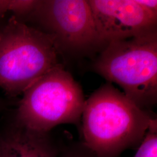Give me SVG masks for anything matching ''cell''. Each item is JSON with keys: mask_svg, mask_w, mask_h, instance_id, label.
<instances>
[{"mask_svg": "<svg viewBox=\"0 0 157 157\" xmlns=\"http://www.w3.org/2000/svg\"><path fill=\"white\" fill-rule=\"evenodd\" d=\"M6 22V21H4V20H1V21H0V30L1 29V28H2V26H4V23Z\"/></svg>", "mask_w": 157, "mask_h": 157, "instance_id": "cell-12", "label": "cell"}, {"mask_svg": "<svg viewBox=\"0 0 157 157\" xmlns=\"http://www.w3.org/2000/svg\"><path fill=\"white\" fill-rule=\"evenodd\" d=\"M141 6L151 11L157 12V1L137 0Z\"/></svg>", "mask_w": 157, "mask_h": 157, "instance_id": "cell-11", "label": "cell"}, {"mask_svg": "<svg viewBox=\"0 0 157 157\" xmlns=\"http://www.w3.org/2000/svg\"><path fill=\"white\" fill-rule=\"evenodd\" d=\"M4 105H5L4 102L0 99V110L2 109V107L4 106Z\"/></svg>", "mask_w": 157, "mask_h": 157, "instance_id": "cell-13", "label": "cell"}, {"mask_svg": "<svg viewBox=\"0 0 157 157\" xmlns=\"http://www.w3.org/2000/svg\"><path fill=\"white\" fill-rule=\"evenodd\" d=\"M26 22L52 36L61 54H91L102 49L88 1L39 0Z\"/></svg>", "mask_w": 157, "mask_h": 157, "instance_id": "cell-5", "label": "cell"}, {"mask_svg": "<svg viewBox=\"0 0 157 157\" xmlns=\"http://www.w3.org/2000/svg\"><path fill=\"white\" fill-rule=\"evenodd\" d=\"M39 0H2L4 13L11 12L12 16L22 22H25L33 12Z\"/></svg>", "mask_w": 157, "mask_h": 157, "instance_id": "cell-8", "label": "cell"}, {"mask_svg": "<svg viewBox=\"0 0 157 157\" xmlns=\"http://www.w3.org/2000/svg\"><path fill=\"white\" fill-rule=\"evenodd\" d=\"M59 157H96L83 143H76L60 152Z\"/></svg>", "mask_w": 157, "mask_h": 157, "instance_id": "cell-10", "label": "cell"}, {"mask_svg": "<svg viewBox=\"0 0 157 157\" xmlns=\"http://www.w3.org/2000/svg\"><path fill=\"white\" fill-rule=\"evenodd\" d=\"M0 157H2V156H1V150H0Z\"/></svg>", "mask_w": 157, "mask_h": 157, "instance_id": "cell-14", "label": "cell"}, {"mask_svg": "<svg viewBox=\"0 0 157 157\" xmlns=\"http://www.w3.org/2000/svg\"><path fill=\"white\" fill-rule=\"evenodd\" d=\"M93 67L147 111L157 104V31L108 44L100 52Z\"/></svg>", "mask_w": 157, "mask_h": 157, "instance_id": "cell-3", "label": "cell"}, {"mask_svg": "<svg viewBox=\"0 0 157 157\" xmlns=\"http://www.w3.org/2000/svg\"><path fill=\"white\" fill-rule=\"evenodd\" d=\"M49 133L34 131L13 122L0 135L1 156L59 157L61 151Z\"/></svg>", "mask_w": 157, "mask_h": 157, "instance_id": "cell-7", "label": "cell"}, {"mask_svg": "<svg viewBox=\"0 0 157 157\" xmlns=\"http://www.w3.org/2000/svg\"><path fill=\"white\" fill-rule=\"evenodd\" d=\"M133 157H157V120L154 118Z\"/></svg>", "mask_w": 157, "mask_h": 157, "instance_id": "cell-9", "label": "cell"}, {"mask_svg": "<svg viewBox=\"0 0 157 157\" xmlns=\"http://www.w3.org/2000/svg\"><path fill=\"white\" fill-rule=\"evenodd\" d=\"M60 54L52 36L12 16L0 30V88L10 97L22 95L61 63Z\"/></svg>", "mask_w": 157, "mask_h": 157, "instance_id": "cell-2", "label": "cell"}, {"mask_svg": "<svg viewBox=\"0 0 157 157\" xmlns=\"http://www.w3.org/2000/svg\"><path fill=\"white\" fill-rule=\"evenodd\" d=\"M18 102L13 122L49 133L62 124L80 123L85 100L82 89L61 63L36 80Z\"/></svg>", "mask_w": 157, "mask_h": 157, "instance_id": "cell-4", "label": "cell"}, {"mask_svg": "<svg viewBox=\"0 0 157 157\" xmlns=\"http://www.w3.org/2000/svg\"><path fill=\"white\" fill-rule=\"evenodd\" d=\"M154 118L108 82L85 101L82 143L96 157H119L139 147Z\"/></svg>", "mask_w": 157, "mask_h": 157, "instance_id": "cell-1", "label": "cell"}, {"mask_svg": "<svg viewBox=\"0 0 157 157\" xmlns=\"http://www.w3.org/2000/svg\"><path fill=\"white\" fill-rule=\"evenodd\" d=\"M88 2L102 49L113 41L157 31V12L146 9L137 0H90Z\"/></svg>", "mask_w": 157, "mask_h": 157, "instance_id": "cell-6", "label": "cell"}]
</instances>
